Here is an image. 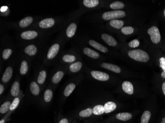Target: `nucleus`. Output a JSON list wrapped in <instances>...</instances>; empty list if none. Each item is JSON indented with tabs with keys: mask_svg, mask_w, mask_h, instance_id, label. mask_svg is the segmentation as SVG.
I'll return each instance as SVG.
<instances>
[{
	"mask_svg": "<svg viewBox=\"0 0 165 123\" xmlns=\"http://www.w3.org/2000/svg\"><path fill=\"white\" fill-rule=\"evenodd\" d=\"M128 55L132 59L141 62H147L149 60L148 54L141 49L130 51L128 52Z\"/></svg>",
	"mask_w": 165,
	"mask_h": 123,
	"instance_id": "f257e3e1",
	"label": "nucleus"
},
{
	"mask_svg": "<svg viewBox=\"0 0 165 123\" xmlns=\"http://www.w3.org/2000/svg\"><path fill=\"white\" fill-rule=\"evenodd\" d=\"M126 16V12L122 11H113L105 12L102 15V18L105 20H114L123 18Z\"/></svg>",
	"mask_w": 165,
	"mask_h": 123,
	"instance_id": "f03ea898",
	"label": "nucleus"
},
{
	"mask_svg": "<svg viewBox=\"0 0 165 123\" xmlns=\"http://www.w3.org/2000/svg\"><path fill=\"white\" fill-rule=\"evenodd\" d=\"M147 33L150 36L151 40L154 44H157L160 41L161 36L159 29L157 27H151L148 29Z\"/></svg>",
	"mask_w": 165,
	"mask_h": 123,
	"instance_id": "7ed1b4c3",
	"label": "nucleus"
},
{
	"mask_svg": "<svg viewBox=\"0 0 165 123\" xmlns=\"http://www.w3.org/2000/svg\"><path fill=\"white\" fill-rule=\"evenodd\" d=\"M91 74L93 78L100 81H107L109 79V75L102 71L93 70L91 72Z\"/></svg>",
	"mask_w": 165,
	"mask_h": 123,
	"instance_id": "20e7f679",
	"label": "nucleus"
},
{
	"mask_svg": "<svg viewBox=\"0 0 165 123\" xmlns=\"http://www.w3.org/2000/svg\"><path fill=\"white\" fill-rule=\"evenodd\" d=\"M60 49V45L58 44H54L49 49L47 53V58L48 59L51 60L54 59L58 53Z\"/></svg>",
	"mask_w": 165,
	"mask_h": 123,
	"instance_id": "39448f33",
	"label": "nucleus"
},
{
	"mask_svg": "<svg viewBox=\"0 0 165 123\" xmlns=\"http://www.w3.org/2000/svg\"><path fill=\"white\" fill-rule=\"evenodd\" d=\"M55 24V21L53 18H48L41 21L39 22V25L40 28L47 29L53 26Z\"/></svg>",
	"mask_w": 165,
	"mask_h": 123,
	"instance_id": "423d86ee",
	"label": "nucleus"
},
{
	"mask_svg": "<svg viewBox=\"0 0 165 123\" xmlns=\"http://www.w3.org/2000/svg\"><path fill=\"white\" fill-rule=\"evenodd\" d=\"M100 66L104 69L113 71L114 73H117V74H119L121 71L120 68L118 66L115 65L110 64V63H103L101 64Z\"/></svg>",
	"mask_w": 165,
	"mask_h": 123,
	"instance_id": "0eeeda50",
	"label": "nucleus"
},
{
	"mask_svg": "<svg viewBox=\"0 0 165 123\" xmlns=\"http://www.w3.org/2000/svg\"><path fill=\"white\" fill-rule=\"evenodd\" d=\"M38 36V33L35 31H26L21 34V37L24 40H30Z\"/></svg>",
	"mask_w": 165,
	"mask_h": 123,
	"instance_id": "6e6552de",
	"label": "nucleus"
},
{
	"mask_svg": "<svg viewBox=\"0 0 165 123\" xmlns=\"http://www.w3.org/2000/svg\"><path fill=\"white\" fill-rule=\"evenodd\" d=\"M122 87L124 92L127 94L132 95L134 94V86L129 81H124L122 85Z\"/></svg>",
	"mask_w": 165,
	"mask_h": 123,
	"instance_id": "1a4fd4ad",
	"label": "nucleus"
},
{
	"mask_svg": "<svg viewBox=\"0 0 165 123\" xmlns=\"http://www.w3.org/2000/svg\"><path fill=\"white\" fill-rule=\"evenodd\" d=\"M101 38L105 42L110 46H115L117 45V42L114 37L108 34H103L101 35Z\"/></svg>",
	"mask_w": 165,
	"mask_h": 123,
	"instance_id": "9d476101",
	"label": "nucleus"
},
{
	"mask_svg": "<svg viewBox=\"0 0 165 123\" xmlns=\"http://www.w3.org/2000/svg\"><path fill=\"white\" fill-rule=\"evenodd\" d=\"M89 43L90 45H91L95 49L98 50L101 52H103V53H106V52H108V49L106 47L103 46L102 45H101L100 43L96 42V41L94 40H90Z\"/></svg>",
	"mask_w": 165,
	"mask_h": 123,
	"instance_id": "9b49d317",
	"label": "nucleus"
},
{
	"mask_svg": "<svg viewBox=\"0 0 165 123\" xmlns=\"http://www.w3.org/2000/svg\"><path fill=\"white\" fill-rule=\"evenodd\" d=\"M12 75V69L11 66H8L6 70H5V72H4V74L2 75V81L4 83H7L10 81V79H11V76Z\"/></svg>",
	"mask_w": 165,
	"mask_h": 123,
	"instance_id": "f8f14e48",
	"label": "nucleus"
},
{
	"mask_svg": "<svg viewBox=\"0 0 165 123\" xmlns=\"http://www.w3.org/2000/svg\"><path fill=\"white\" fill-rule=\"evenodd\" d=\"M132 114L129 112H121L116 115L117 119L122 121H129L132 118Z\"/></svg>",
	"mask_w": 165,
	"mask_h": 123,
	"instance_id": "ddd939ff",
	"label": "nucleus"
},
{
	"mask_svg": "<svg viewBox=\"0 0 165 123\" xmlns=\"http://www.w3.org/2000/svg\"><path fill=\"white\" fill-rule=\"evenodd\" d=\"M104 108H105V113H109L115 110L117 108V105L114 102L108 101L105 104Z\"/></svg>",
	"mask_w": 165,
	"mask_h": 123,
	"instance_id": "4468645a",
	"label": "nucleus"
},
{
	"mask_svg": "<svg viewBox=\"0 0 165 123\" xmlns=\"http://www.w3.org/2000/svg\"><path fill=\"white\" fill-rule=\"evenodd\" d=\"M77 25L75 23H72L67 27L66 34L67 37H72L74 36L76 31Z\"/></svg>",
	"mask_w": 165,
	"mask_h": 123,
	"instance_id": "2eb2a0df",
	"label": "nucleus"
},
{
	"mask_svg": "<svg viewBox=\"0 0 165 123\" xmlns=\"http://www.w3.org/2000/svg\"><path fill=\"white\" fill-rule=\"evenodd\" d=\"M83 52L85 54L93 59H97L100 57V54H98V53L95 51L94 50L91 49L87 47H86L84 49Z\"/></svg>",
	"mask_w": 165,
	"mask_h": 123,
	"instance_id": "dca6fc26",
	"label": "nucleus"
},
{
	"mask_svg": "<svg viewBox=\"0 0 165 123\" xmlns=\"http://www.w3.org/2000/svg\"><path fill=\"white\" fill-rule=\"evenodd\" d=\"M33 22V18L31 16H27L21 20L19 25L21 28H25L28 26Z\"/></svg>",
	"mask_w": 165,
	"mask_h": 123,
	"instance_id": "f3484780",
	"label": "nucleus"
},
{
	"mask_svg": "<svg viewBox=\"0 0 165 123\" xmlns=\"http://www.w3.org/2000/svg\"><path fill=\"white\" fill-rule=\"evenodd\" d=\"M20 83L18 81H16L12 84L11 89V93L12 97L17 96L20 91Z\"/></svg>",
	"mask_w": 165,
	"mask_h": 123,
	"instance_id": "a211bd4d",
	"label": "nucleus"
},
{
	"mask_svg": "<svg viewBox=\"0 0 165 123\" xmlns=\"http://www.w3.org/2000/svg\"><path fill=\"white\" fill-rule=\"evenodd\" d=\"M25 53L29 56H34L37 52V49L34 45H29L26 47L25 50Z\"/></svg>",
	"mask_w": 165,
	"mask_h": 123,
	"instance_id": "6ab92c4d",
	"label": "nucleus"
},
{
	"mask_svg": "<svg viewBox=\"0 0 165 123\" xmlns=\"http://www.w3.org/2000/svg\"><path fill=\"white\" fill-rule=\"evenodd\" d=\"M151 117L150 111L145 110L144 111L141 117L140 123H148Z\"/></svg>",
	"mask_w": 165,
	"mask_h": 123,
	"instance_id": "aec40b11",
	"label": "nucleus"
},
{
	"mask_svg": "<svg viewBox=\"0 0 165 123\" xmlns=\"http://www.w3.org/2000/svg\"><path fill=\"white\" fill-rule=\"evenodd\" d=\"M93 114L95 115H100L105 113V108L104 105L98 104L94 106L92 108Z\"/></svg>",
	"mask_w": 165,
	"mask_h": 123,
	"instance_id": "412c9836",
	"label": "nucleus"
},
{
	"mask_svg": "<svg viewBox=\"0 0 165 123\" xmlns=\"http://www.w3.org/2000/svg\"><path fill=\"white\" fill-rule=\"evenodd\" d=\"M82 67V64L80 62H77L71 64L69 66V70L72 73H77L80 70Z\"/></svg>",
	"mask_w": 165,
	"mask_h": 123,
	"instance_id": "4be33fe9",
	"label": "nucleus"
},
{
	"mask_svg": "<svg viewBox=\"0 0 165 123\" xmlns=\"http://www.w3.org/2000/svg\"><path fill=\"white\" fill-rule=\"evenodd\" d=\"M63 76H64V73L63 71H57L54 75L51 81L54 84L58 83V82H60Z\"/></svg>",
	"mask_w": 165,
	"mask_h": 123,
	"instance_id": "5701e85b",
	"label": "nucleus"
},
{
	"mask_svg": "<svg viewBox=\"0 0 165 123\" xmlns=\"http://www.w3.org/2000/svg\"><path fill=\"white\" fill-rule=\"evenodd\" d=\"M124 24V23L123 21L120 20H112L110 21V25L113 28L117 29L122 28Z\"/></svg>",
	"mask_w": 165,
	"mask_h": 123,
	"instance_id": "b1692460",
	"label": "nucleus"
},
{
	"mask_svg": "<svg viewBox=\"0 0 165 123\" xmlns=\"http://www.w3.org/2000/svg\"><path fill=\"white\" fill-rule=\"evenodd\" d=\"M30 89L32 94L34 95H38L40 93V88L38 85L34 81L31 83Z\"/></svg>",
	"mask_w": 165,
	"mask_h": 123,
	"instance_id": "393cba45",
	"label": "nucleus"
},
{
	"mask_svg": "<svg viewBox=\"0 0 165 123\" xmlns=\"http://www.w3.org/2000/svg\"><path fill=\"white\" fill-rule=\"evenodd\" d=\"M93 113L92 109L91 108H87L79 112V116L82 118H87L91 116Z\"/></svg>",
	"mask_w": 165,
	"mask_h": 123,
	"instance_id": "a878e982",
	"label": "nucleus"
},
{
	"mask_svg": "<svg viewBox=\"0 0 165 123\" xmlns=\"http://www.w3.org/2000/svg\"><path fill=\"white\" fill-rule=\"evenodd\" d=\"M99 4L98 0H84L83 1V4L84 6L89 8L96 7Z\"/></svg>",
	"mask_w": 165,
	"mask_h": 123,
	"instance_id": "bb28decb",
	"label": "nucleus"
},
{
	"mask_svg": "<svg viewBox=\"0 0 165 123\" xmlns=\"http://www.w3.org/2000/svg\"><path fill=\"white\" fill-rule=\"evenodd\" d=\"M75 88V85L74 83L69 84L65 89L64 92H63V94L65 96V97H68L69 95L71 94V93L73 92V91Z\"/></svg>",
	"mask_w": 165,
	"mask_h": 123,
	"instance_id": "cd10ccee",
	"label": "nucleus"
},
{
	"mask_svg": "<svg viewBox=\"0 0 165 123\" xmlns=\"http://www.w3.org/2000/svg\"><path fill=\"white\" fill-rule=\"evenodd\" d=\"M11 103L10 101H7L2 105L1 106L0 108V113L1 114H5L7 111L10 110V107L11 105Z\"/></svg>",
	"mask_w": 165,
	"mask_h": 123,
	"instance_id": "c85d7f7f",
	"label": "nucleus"
},
{
	"mask_svg": "<svg viewBox=\"0 0 165 123\" xmlns=\"http://www.w3.org/2000/svg\"><path fill=\"white\" fill-rule=\"evenodd\" d=\"M125 5L121 2L116 1L112 2L110 5L111 9L113 10H119V9H123Z\"/></svg>",
	"mask_w": 165,
	"mask_h": 123,
	"instance_id": "c756f323",
	"label": "nucleus"
},
{
	"mask_svg": "<svg viewBox=\"0 0 165 123\" xmlns=\"http://www.w3.org/2000/svg\"><path fill=\"white\" fill-rule=\"evenodd\" d=\"M47 76L46 71L45 70H42L40 73H39L38 75L37 81L39 84H42L45 82L46 78Z\"/></svg>",
	"mask_w": 165,
	"mask_h": 123,
	"instance_id": "7c9ffc66",
	"label": "nucleus"
},
{
	"mask_svg": "<svg viewBox=\"0 0 165 123\" xmlns=\"http://www.w3.org/2000/svg\"><path fill=\"white\" fill-rule=\"evenodd\" d=\"M28 70V64L26 61H23L21 64L20 68V73L21 74L25 75L27 73Z\"/></svg>",
	"mask_w": 165,
	"mask_h": 123,
	"instance_id": "2f4dec72",
	"label": "nucleus"
},
{
	"mask_svg": "<svg viewBox=\"0 0 165 123\" xmlns=\"http://www.w3.org/2000/svg\"><path fill=\"white\" fill-rule=\"evenodd\" d=\"M53 94L51 90L50 89H47L45 91L44 93V100L47 103H49L52 99Z\"/></svg>",
	"mask_w": 165,
	"mask_h": 123,
	"instance_id": "473e14b6",
	"label": "nucleus"
},
{
	"mask_svg": "<svg viewBox=\"0 0 165 123\" xmlns=\"http://www.w3.org/2000/svg\"><path fill=\"white\" fill-rule=\"evenodd\" d=\"M134 28L130 26L124 27L122 28V33L126 35H129L134 33Z\"/></svg>",
	"mask_w": 165,
	"mask_h": 123,
	"instance_id": "72a5a7b5",
	"label": "nucleus"
},
{
	"mask_svg": "<svg viewBox=\"0 0 165 123\" xmlns=\"http://www.w3.org/2000/svg\"><path fill=\"white\" fill-rule=\"evenodd\" d=\"M63 61L66 63H72L75 61L76 58L74 56L70 54H66L63 56L62 57Z\"/></svg>",
	"mask_w": 165,
	"mask_h": 123,
	"instance_id": "f704fd0d",
	"label": "nucleus"
},
{
	"mask_svg": "<svg viewBox=\"0 0 165 123\" xmlns=\"http://www.w3.org/2000/svg\"><path fill=\"white\" fill-rule=\"evenodd\" d=\"M12 51L11 49H5L2 52V57L5 60L8 59L12 54Z\"/></svg>",
	"mask_w": 165,
	"mask_h": 123,
	"instance_id": "c9c22d12",
	"label": "nucleus"
},
{
	"mask_svg": "<svg viewBox=\"0 0 165 123\" xmlns=\"http://www.w3.org/2000/svg\"><path fill=\"white\" fill-rule=\"evenodd\" d=\"M20 99L18 98H16L14 99V100L11 103V105L10 107V110L11 111H13V110L16 109L17 108L18 104H20Z\"/></svg>",
	"mask_w": 165,
	"mask_h": 123,
	"instance_id": "e433bc0d",
	"label": "nucleus"
},
{
	"mask_svg": "<svg viewBox=\"0 0 165 123\" xmlns=\"http://www.w3.org/2000/svg\"><path fill=\"white\" fill-rule=\"evenodd\" d=\"M140 45V41L137 39L132 40L129 43V46L132 48H136L138 47Z\"/></svg>",
	"mask_w": 165,
	"mask_h": 123,
	"instance_id": "4c0bfd02",
	"label": "nucleus"
},
{
	"mask_svg": "<svg viewBox=\"0 0 165 123\" xmlns=\"http://www.w3.org/2000/svg\"><path fill=\"white\" fill-rule=\"evenodd\" d=\"M160 66L163 70V71L165 72V58L162 57L160 59Z\"/></svg>",
	"mask_w": 165,
	"mask_h": 123,
	"instance_id": "58836bf2",
	"label": "nucleus"
},
{
	"mask_svg": "<svg viewBox=\"0 0 165 123\" xmlns=\"http://www.w3.org/2000/svg\"><path fill=\"white\" fill-rule=\"evenodd\" d=\"M59 123H68V119L66 118H63L60 120Z\"/></svg>",
	"mask_w": 165,
	"mask_h": 123,
	"instance_id": "ea45409f",
	"label": "nucleus"
},
{
	"mask_svg": "<svg viewBox=\"0 0 165 123\" xmlns=\"http://www.w3.org/2000/svg\"><path fill=\"white\" fill-rule=\"evenodd\" d=\"M4 87L2 85H0V94H2V93L4 92Z\"/></svg>",
	"mask_w": 165,
	"mask_h": 123,
	"instance_id": "a19ab883",
	"label": "nucleus"
},
{
	"mask_svg": "<svg viewBox=\"0 0 165 123\" xmlns=\"http://www.w3.org/2000/svg\"><path fill=\"white\" fill-rule=\"evenodd\" d=\"M162 91H163V94L165 95V82H164L163 84H162Z\"/></svg>",
	"mask_w": 165,
	"mask_h": 123,
	"instance_id": "79ce46f5",
	"label": "nucleus"
},
{
	"mask_svg": "<svg viewBox=\"0 0 165 123\" xmlns=\"http://www.w3.org/2000/svg\"><path fill=\"white\" fill-rule=\"evenodd\" d=\"M161 77L163 78H165V71H163L162 73H161Z\"/></svg>",
	"mask_w": 165,
	"mask_h": 123,
	"instance_id": "37998d69",
	"label": "nucleus"
},
{
	"mask_svg": "<svg viewBox=\"0 0 165 123\" xmlns=\"http://www.w3.org/2000/svg\"><path fill=\"white\" fill-rule=\"evenodd\" d=\"M161 123H165V117H163V118H162Z\"/></svg>",
	"mask_w": 165,
	"mask_h": 123,
	"instance_id": "c03bdc74",
	"label": "nucleus"
},
{
	"mask_svg": "<svg viewBox=\"0 0 165 123\" xmlns=\"http://www.w3.org/2000/svg\"><path fill=\"white\" fill-rule=\"evenodd\" d=\"M5 123V120L4 119H2L0 121V123Z\"/></svg>",
	"mask_w": 165,
	"mask_h": 123,
	"instance_id": "a18cd8bd",
	"label": "nucleus"
},
{
	"mask_svg": "<svg viewBox=\"0 0 165 123\" xmlns=\"http://www.w3.org/2000/svg\"><path fill=\"white\" fill-rule=\"evenodd\" d=\"M164 16H165V10H164Z\"/></svg>",
	"mask_w": 165,
	"mask_h": 123,
	"instance_id": "49530a36",
	"label": "nucleus"
}]
</instances>
